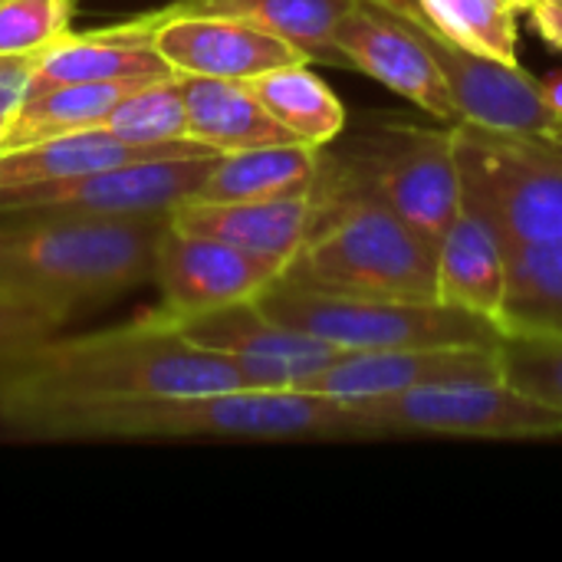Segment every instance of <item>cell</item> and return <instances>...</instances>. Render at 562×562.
Masks as SVG:
<instances>
[{
    "label": "cell",
    "mask_w": 562,
    "mask_h": 562,
    "mask_svg": "<svg viewBox=\"0 0 562 562\" xmlns=\"http://www.w3.org/2000/svg\"><path fill=\"white\" fill-rule=\"evenodd\" d=\"M227 389H247L240 369L151 310L115 329L53 333L0 356V422L30 438L79 412Z\"/></svg>",
    "instance_id": "obj_1"
},
{
    "label": "cell",
    "mask_w": 562,
    "mask_h": 562,
    "mask_svg": "<svg viewBox=\"0 0 562 562\" xmlns=\"http://www.w3.org/2000/svg\"><path fill=\"white\" fill-rule=\"evenodd\" d=\"M168 217L23 214L0 227V286L66 319L151 283Z\"/></svg>",
    "instance_id": "obj_2"
},
{
    "label": "cell",
    "mask_w": 562,
    "mask_h": 562,
    "mask_svg": "<svg viewBox=\"0 0 562 562\" xmlns=\"http://www.w3.org/2000/svg\"><path fill=\"white\" fill-rule=\"evenodd\" d=\"M46 438H227V441H339L366 438L352 405L303 389H227L145 398L63 418Z\"/></svg>",
    "instance_id": "obj_3"
},
{
    "label": "cell",
    "mask_w": 562,
    "mask_h": 562,
    "mask_svg": "<svg viewBox=\"0 0 562 562\" xmlns=\"http://www.w3.org/2000/svg\"><path fill=\"white\" fill-rule=\"evenodd\" d=\"M319 224L283 280L366 300H438V250L372 194H319Z\"/></svg>",
    "instance_id": "obj_4"
},
{
    "label": "cell",
    "mask_w": 562,
    "mask_h": 562,
    "mask_svg": "<svg viewBox=\"0 0 562 562\" xmlns=\"http://www.w3.org/2000/svg\"><path fill=\"white\" fill-rule=\"evenodd\" d=\"M454 151L461 204L497 231L507 257L562 240V145L454 122Z\"/></svg>",
    "instance_id": "obj_5"
},
{
    "label": "cell",
    "mask_w": 562,
    "mask_h": 562,
    "mask_svg": "<svg viewBox=\"0 0 562 562\" xmlns=\"http://www.w3.org/2000/svg\"><path fill=\"white\" fill-rule=\"evenodd\" d=\"M260 310L277 323L303 329L339 352L382 349H445V346H504L507 333L477 313L441 300H366L333 296L273 280L260 296Z\"/></svg>",
    "instance_id": "obj_6"
},
{
    "label": "cell",
    "mask_w": 562,
    "mask_h": 562,
    "mask_svg": "<svg viewBox=\"0 0 562 562\" xmlns=\"http://www.w3.org/2000/svg\"><path fill=\"white\" fill-rule=\"evenodd\" d=\"M319 194H372L385 201L435 250L461 211V171L454 122L448 128L392 122L366 138L359 158L329 161L316 181Z\"/></svg>",
    "instance_id": "obj_7"
},
{
    "label": "cell",
    "mask_w": 562,
    "mask_h": 562,
    "mask_svg": "<svg viewBox=\"0 0 562 562\" xmlns=\"http://www.w3.org/2000/svg\"><path fill=\"white\" fill-rule=\"evenodd\" d=\"M352 408L366 428V438L435 435V438L527 441V438L562 435V412L527 395L504 375L422 385Z\"/></svg>",
    "instance_id": "obj_8"
},
{
    "label": "cell",
    "mask_w": 562,
    "mask_h": 562,
    "mask_svg": "<svg viewBox=\"0 0 562 562\" xmlns=\"http://www.w3.org/2000/svg\"><path fill=\"white\" fill-rule=\"evenodd\" d=\"M221 155L148 158L82 178L0 194L3 217L23 214H89V217H171L198 198Z\"/></svg>",
    "instance_id": "obj_9"
},
{
    "label": "cell",
    "mask_w": 562,
    "mask_h": 562,
    "mask_svg": "<svg viewBox=\"0 0 562 562\" xmlns=\"http://www.w3.org/2000/svg\"><path fill=\"white\" fill-rule=\"evenodd\" d=\"M385 3L405 13L418 26L422 40L428 43L454 95L458 122H474L501 132L543 135V138L557 135L562 122L543 99L540 76L527 72L520 63H504L454 43L438 26H431V20L422 13L415 0H385Z\"/></svg>",
    "instance_id": "obj_10"
},
{
    "label": "cell",
    "mask_w": 562,
    "mask_h": 562,
    "mask_svg": "<svg viewBox=\"0 0 562 562\" xmlns=\"http://www.w3.org/2000/svg\"><path fill=\"white\" fill-rule=\"evenodd\" d=\"M280 277L283 270L277 263L260 260L221 237L184 231L168 217L155 247L151 273L161 303L151 313L168 323H178L231 303L257 300Z\"/></svg>",
    "instance_id": "obj_11"
},
{
    "label": "cell",
    "mask_w": 562,
    "mask_h": 562,
    "mask_svg": "<svg viewBox=\"0 0 562 562\" xmlns=\"http://www.w3.org/2000/svg\"><path fill=\"white\" fill-rule=\"evenodd\" d=\"M171 326L191 342L227 356L247 389H300L339 356L336 346L267 316L257 300L198 313Z\"/></svg>",
    "instance_id": "obj_12"
},
{
    "label": "cell",
    "mask_w": 562,
    "mask_h": 562,
    "mask_svg": "<svg viewBox=\"0 0 562 562\" xmlns=\"http://www.w3.org/2000/svg\"><path fill=\"white\" fill-rule=\"evenodd\" d=\"M342 66H352L438 122H458L454 95L418 26L385 0H359L336 26Z\"/></svg>",
    "instance_id": "obj_13"
},
{
    "label": "cell",
    "mask_w": 562,
    "mask_h": 562,
    "mask_svg": "<svg viewBox=\"0 0 562 562\" xmlns=\"http://www.w3.org/2000/svg\"><path fill=\"white\" fill-rule=\"evenodd\" d=\"M155 46L178 76H211L250 82L270 69L310 63V56L280 33L234 13L158 10Z\"/></svg>",
    "instance_id": "obj_14"
},
{
    "label": "cell",
    "mask_w": 562,
    "mask_h": 562,
    "mask_svg": "<svg viewBox=\"0 0 562 562\" xmlns=\"http://www.w3.org/2000/svg\"><path fill=\"white\" fill-rule=\"evenodd\" d=\"M504 375L501 346H445V349H382L339 352L326 369L310 375L300 389L336 398L342 405L379 402L422 385L454 379Z\"/></svg>",
    "instance_id": "obj_15"
},
{
    "label": "cell",
    "mask_w": 562,
    "mask_h": 562,
    "mask_svg": "<svg viewBox=\"0 0 562 562\" xmlns=\"http://www.w3.org/2000/svg\"><path fill=\"white\" fill-rule=\"evenodd\" d=\"M158 10L89 33H66L36 53L26 92L63 82H151L178 76L155 46ZM23 92V95H26Z\"/></svg>",
    "instance_id": "obj_16"
},
{
    "label": "cell",
    "mask_w": 562,
    "mask_h": 562,
    "mask_svg": "<svg viewBox=\"0 0 562 562\" xmlns=\"http://www.w3.org/2000/svg\"><path fill=\"white\" fill-rule=\"evenodd\" d=\"M184 155H221L194 138L161 142V145H138L125 142L105 125L79 128L66 135H53L33 145L0 151V194L26 191L40 184H56L69 178H82L92 171L148 161V158H184Z\"/></svg>",
    "instance_id": "obj_17"
},
{
    "label": "cell",
    "mask_w": 562,
    "mask_h": 562,
    "mask_svg": "<svg viewBox=\"0 0 562 562\" xmlns=\"http://www.w3.org/2000/svg\"><path fill=\"white\" fill-rule=\"evenodd\" d=\"M171 224L194 231V234L221 237L286 270L319 224V201L313 191L300 198H273V201H198L191 198L171 214Z\"/></svg>",
    "instance_id": "obj_18"
},
{
    "label": "cell",
    "mask_w": 562,
    "mask_h": 562,
    "mask_svg": "<svg viewBox=\"0 0 562 562\" xmlns=\"http://www.w3.org/2000/svg\"><path fill=\"white\" fill-rule=\"evenodd\" d=\"M510 257L497 231L468 204L438 244V300L504 323ZM504 329V326H501Z\"/></svg>",
    "instance_id": "obj_19"
},
{
    "label": "cell",
    "mask_w": 562,
    "mask_h": 562,
    "mask_svg": "<svg viewBox=\"0 0 562 562\" xmlns=\"http://www.w3.org/2000/svg\"><path fill=\"white\" fill-rule=\"evenodd\" d=\"M188 138L227 155L260 145L300 142L286 132L267 105L257 99L250 82L240 79H211V76H181Z\"/></svg>",
    "instance_id": "obj_20"
},
{
    "label": "cell",
    "mask_w": 562,
    "mask_h": 562,
    "mask_svg": "<svg viewBox=\"0 0 562 562\" xmlns=\"http://www.w3.org/2000/svg\"><path fill=\"white\" fill-rule=\"evenodd\" d=\"M323 151L303 142L227 151L204 178L198 201H273L310 194L323 171Z\"/></svg>",
    "instance_id": "obj_21"
},
{
    "label": "cell",
    "mask_w": 562,
    "mask_h": 562,
    "mask_svg": "<svg viewBox=\"0 0 562 562\" xmlns=\"http://www.w3.org/2000/svg\"><path fill=\"white\" fill-rule=\"evenodd\" d=\"M250 89L267 105V112L303 145L329 148L346 128L342 99L319 72L310 69V63L270 69L250 79Z\"/></svg>",
    "instance_id": "obj_22"
},
{
    "label": "cell",
    "mask_w": 562,
    "mask_h": 562,
    "mask_svg": "<svg viewBox=\"0 0 562 562\" xmlns=\"http://www.w3.org/2000/svg\"><path fill=\"white\" fill-rule=\"evenodd\" d=\"M356 3L359 0H175L171 7L247 16L300 46L310 63L342 66L336 49V26Z\"/></svg>",
    "instance_id": "obj_23"
},
{
    "label": "cell",
    "mask_w": 562,
    "mask_h": 562,
    "mask_svg": "<svg viewBox=\"0 0 562 562\" xmlns=\"http://www.w3.org/2000/svg\"><path fill=\"white\" fill-rule=\"evenodd\" d=\"M132 86H138V82H132ZM132 86H122V82H63V86L26 92L13 112L3 151L43 142L53 135L105 125L112 105Z\"/></svg>",
    "instance_id": "obj_24"
},
{
    "label": "cell",
    "mask_w": 562,
    "mask_h": 562,
    "mask_svg": "<svg viewBox=\"0 0 562 562\" xmlns=\"http://www.w3.org/2000/svg\"><path fill=\"white\" fill-rule=\"evenodd\" d=\"M501 326L507 336L562 339V240L510 254V286Z\"/></svg>",
    "instance_id": "obj_25"
},
{
    "label": "cell",
    "mask_w": 562,
    "mask_h": 562,
    "mask_svg": "<svg viewBox=\"0 0 562 562\" xmlns=\"http://www.w3.org/2000/svg\"><path fill=\"white\" fill-rule=\"evenodd\" d=\"M422 13L454 43L504 59L520 63V16L527 0H415Z\"/></svg>",
    "instance_id": "obj_26"
},
{
    "label": "cell",
    "mask_w": 562,
    "mask_h": 562,
    "mask_svg": "<svg viewBox=\"0 0 562 562\" xmlns=\"http://www.w3.org/2000/svg\"><path fill=\"white\" fill-rule=\"evenodd\" d=\"M105 128L125 142L138 145H161L188 138V112H184V89L181 76L151 79L132 86L109 112Z\"/></svg>",
    "instance_id": "obj_27"
},
{
    "label": "cell",
    "mask_w": 562,
    "mask_h": 562,
    "mask_svg": "<svg viewBox=\"0 0 562 562\" xmlns=\"http://www.w3.org/2000/svg\"><path fill=\"white\" fill-rule=\"evenodd\" d=\"M72 0H0V56L40 53L69 33Z\"/></svg>",
    "instance_id": "obj_28"
},
{
    "label": "cell",
    "mask_w": 562,
    "mask_h": 562,
    "mask_svg": "<svg viewBox=\"0 0 562 562\" xmlns=\"http://www.w3.org/2000/svg\"><path fill=\"white\" fill-rule=\"evenodd\" d=\"M501 356L507 382L562 412V339L507 336Z\"/></svg>",
    "instance_id": "obj_29"
},
{
    "label": "cell",
    "mask_w": 562,
    "mask_h": 562,
    "mask_svg": "<svg viewBox=\"0 0 562 562\" xmlns=\"http://www.w3.org/2000/svg\"><path fill=\"white\" fill-rule=\"evenodd\" d=\"M69 319L26 300V296H16L10 290L0 286V333H10L16 339H26V342H36L43 336H53V333H63Z\"/></svg>",
    "instance_id": "obj_30"
},
{
    "label": "cell",
    "mask_w": 562,
    "mask_h": 562,
    "mask_svg": "<svg viewBox=\"0 0 562 562\" xmlns=\"http://www.w3.org/2000/svg\"><path fill=\"white\" fill-rule=\"evenodd\" d=\"M524 16L533 23V30L562 53V3L557 0H527Z\"/></svg>",
    "instance_id": "obj_31"
},
{
    "label": "cell",
    "mask_w": 562,
    "mask_h": 562,
    "mask_svg": "<svg viewBox=\"0 0 562 562\" xmlns=\"http://www.w3.org/2000/svg\"><path fill=\"white\" fill-rule=\"evenodd\" d=\"M540 89H543V99L550 102V109L557 112V119L562 122V69H550L547 76H540Z\"/></svg>",
    "instance_id": "obj_32"
},
{
    "label": "cell",
    "mask_w": 562,
    "mask_h": 562,
    "mask_svg": "<svg viewBox=\"0 0 562 562\" xmlns=\"http://www.w3.org/2000/svg\"><path fill=\"white\" fill-rule=\"evenodd\" d=\"M16 346H26V339H16V336H10V333H0V356L10 352V349H16Z\"/></svg>",
    "instance_id": "obj_33"
},
{
    "label": "cell",
    "mask_w": 562,
    "mask_h": 562,
    "mask_svg": "<svg viewBox=\"0 0 562 562\" xmlns=\"http://www.w3.org/2000/svg\"><path fill=\"white\" fill-rule=\"evenodd\" d=\"M10 122H13V115H0V151H3V142H7Z\"/></svg>",
    "instance_id": "obj_34"
},
{
    "label": "cell",
    "mask_w": 562,
    "mask_h": 562,
    "mask_svg": "<svg viewBox=\"0 0 562 562\" xmlns=\"http://www.w3.org/2000/svg\"><path fill=\"white\" fill-rule=\"evenodd\" d=\"M553 142H557V145H562V125H560V128H557V135H553Z\"/></svg>",
    "instance_id": "obj_35"
},
{
    "label": "cell",
    "mask_w": 562,
    "mask_h": 562,
    "mask_svg": "<svg viewBox=\"0 0 562 562\" xmlns=\"http://www.w3.org/2000/svg\"><path fill=\"white\" fill-rule=\"evenodd\" d=\"M557 3H562V0H557Z\"/></svg>",
    "instance_id": "obj_36"
}]
</instances>
